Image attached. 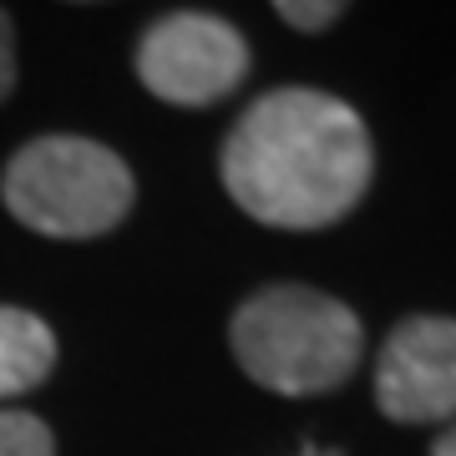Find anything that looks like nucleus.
<instances>
[{"instance_id":"nucleus-7","label":"nucleus","mask_w":456,"mask_h":456,"mask_svg":"<svg viewBox=\"0 0 456 456\" xmlns=\"http://www.w3.org/2000/svg\"><path fill=\"white\" fill-rule=\"evenodd\" d=\"M0 456H56V436L31 411H0Z\"/></svg>"},{"instance_id":"nucleus-2","label":"nucleus","mask_w":456,"mask_h":456,"mask_svg":"<svg viewBox=\"0 0 456 456\" xmlns=\"http://www.w3.org/2000/svg\"><path fill=\"white\" fill-rule=\"evenodd\" d=\"M228 350L248 380L279 395L340 391L365 355L360 314L310 284H269L228 320Z\"/></svg>"},{"instance_id":"nucleus-8","label":"nucleus","mask_w":456,"mask_h":456,"mask_svg":"<svg viewBox=\"0 0 456 456\" xmlns=\"http://www.w3.org/2000/svg\"><path fill=\"white\" fill-rule=\"evenodd\" d=\"M274 11L284 16V26H294L305 36H320L350 11V0H274Z\"/></svg>"},{"instance_id":"nucleus-4","label":"nucleus","mask_w":456,"mask_h":456,"mask_svg":"<svg viewBox=\"0 0 456 456\" xmlns=\"http://www.w3.org/2000/svg\"><path fill=\"white\" fill-rule=\"evenodd\" d=\"M248 41L213 11H173L137 41V82L167 107H213L248 77Z\"/></svg>"},{"instance_id":"nucleus-10","label":"nucleus","mask_w":456,"mask_h":456,"mask_svg":"<svg viewBox=\"0 0 456 456\" xmlns=\"http://www.w3.org/2000/svg\"><path fill=\"white\" fill-rule=\"evenodd\" d=\"M431 456H456V426H452V431H446V436L436 441V446H431Z\"/></svg>"},{"instance_id":"nucleus-1","label":"nucleus","mask_w":456,"mask_h":456,"mask_svg":"<svg viewBox=\"0 0 456 456\" xmlns=\"http://www.w3.org/2000/svg\"><path fill=\"white\" fill-rule=\"evenodd\" d=\"M228 198L269 228H330L375 178L365 117L320 86H274L244 107L218 152Z\"/></svg>"},{"instance_id":"nucleus-3","label":"nucleus","mask_w":456,"mask_h":456,"mask_svg":"<svg viewBox=\"0 0 456 456\" xmlns=\"http://www.w3.org/2000/svg\"><path fill=\"white\" fill-rule=\"evenodd\" d=\"M137 183L122 152L97 137L46 132L11 152L0 173V203L41 239H102L132 213Z\"/></svg>"},{"instance_id":"nucleus-5","label":"nucleus","mask_w":456,"mask_h":456,"mask_svg":"<svg viewBox=\"0 0 456 456\" xmlns=\"http://www.w3.org/2000/svg\"><path fill=\"white\" fill-rule=\"evenodd\" d=\"M375 406L386 421L426 426L456 416V320L406 314L375 355Z\"/></svg>"},{"instance_id":"nucleus-11","label":"nucleus","mask_w":456,"mask_h":456,"mask_svg":"<svg viewBox=\"0 0 456 456\" xmlns=\"http://www.w3.org/2000/svg\"><path fill=\"white\" fill-rule=\"evenodd\" d=\"M66 5H97V0H66Z\"/></svg>"},{"instance_id":"nucleus-6","label":"nucleus","mask_w":456,"mask_h":456,"mask_svg":"<svg viewBox=\"0 0 456 456\" xmlns=\"http://www.w3.org/2000/svg\"><path fill=\"white\" fill-rule=\"evenodd\" d=\"M56 370V335L41 314L0 305V401L36 391Z\"/></svg>"},{"instance_id":"nucleus-9","label":"nucleus","mask_w":456,"mask_h":456,"mask_svg":"<svg viewBox=\"0 0 456 456\" xmlns=\"http://www.w3.org/2000/svg\"><path fill=\"white\" fill-rule=\"evenodd\" d=\"M16 20H11V11L0 5V102L16 92Z\"/></svg>"}]
</instances>
